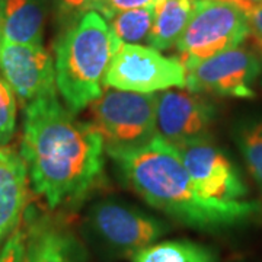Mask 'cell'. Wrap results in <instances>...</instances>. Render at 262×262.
I'll use <instances>...</instances> for the list:
<instances>
[{
    "mask_svg": "<svg viewBox=\"0 0 262 262\" xmlns=\"http://www.w3.org/2000/svg\"><path fill=\"white\" fill-rule=\"evenodd\" d=\"M16 127V96L0 75V146L9 143Z\"/></svg>",
    "mask_w": 262,
    "mask_h": 262,
    "instance_id": "obj_19",
    "label": "cell"
},
{
    "mask_svg": "<svg viewBox=\"0 0 262 262\" xmlns=\"http://www.w3.org/2000/svg\"><path fill=\"white\" fill-rule=\"evenodd\" d=\"M31 262H84L80 242L60 227H37L28 239Z\"/></svg>",
    "mask_w": 262,
    "mask_h": 262,
    "instance_id": "obj_15",
    "label": "cell"
},
{
    "mask_svg": "<svg viewBox=\"0 0 262 262\" xmlns=\"http://www.w3.org/2000/svg\"><path fill=\"white\" fill-rule=\"evenodd\" d=\"M0 73L24 108L56 92L54 61L42 46L0 38Z\"/></svg>",
    "mask_w": 262,
    "mask_h": 262,
    "instance_id": "obj_10",
    "label": "cell"
},
{
    "mask_svg": "<svg viewBox=\"0 0 262 262\" xmlns=\"http://www.w3.org/2000/svg\"><path fill=\"white\" fill-rule=\"evenodd\" d=\"M234 140L253 181L262 191V118H249L237 124Z\"/></svg>",
    "mask_w": 262,
    "mask_h": 262,
    "instance_id": "obj_17",
    "label": "cell"
},
{
    "mask_svg": "<svg viewBox=\"0 0 262 262\" xmlns=\"http://www.w3.org/2000/svg\"><path fill=\"white\" fill-rule=\"evenodd\" d=\"M251 2H253V3H261L262 0H251Z\"/></svg>",
    "mask_w": 262,
    "mask_h": 262,
    "instance_id": "obj_25",
    "label": "cell"
},
{
    "mask_svg": "<svg viewBox=\"0 0 262 262\" xmlns=\"http://www.w3.org/2000/svg\"><path fill=\"white\" fill-rule=\"evenodd\" d=\"M177 149L200 194L222 201L244 200L248 195V187L233 162L208 140Z\"/></svg>",
    "mask_w": 262,
    "mask_h": 262,
    "instance_id": "obj_11",
    "label": "cell"
},
{
    "mask_svg": "<svg viewBox=\"0 0 262 262\" xmlns=\"http://www.w3.org/2000/svg\"><path fill=\"white\" fill-rule=\"evenodd\" d=\"M261 3H262V2H261Z\"/></svg>",
    "mask_w": 262,
    "mask_h": 262,
    "instance_id": "obj_26",
    "label": "cell"
},
{
    "mask_svg": "<svg viewBox=\"0 0 262 262\" xmlns=\"http://www.w3.org/2000/svg\"><path fill=\"white\" fill-rule=\"evenodd\" d=\"M237 2L246 12L249 22V37H252L258 54H262V3H253L251 0Z\"/></svg>",
    "mask_w": 262,
    "mask_h": 262,
    "instance_id": "obj_21",
    "label": "cell"
},
{
    "mask_svg": "<svg viewBox=\"0 0 262 262\" xmlns=\"http://www.w3.org/2000/svg\"><path fill=\"white\" fill-rule=\"evenodd\" d=\"M188 91L195 94L253 98L252 86L261 75L259 54L245 47L200 60L185 67Z\"/></svg>",
    "mask_w": 262,
    "mask_h": 262,
    "instance_id": "obj_7",
    "label": "cell"
},
{
    "mask_svg": "<svg viewBox=\"0 0 262 262\" xmlns=\"http://www.w3.org/2000/svg\"><path fill=\"white\" fill-rule=\"evenodd\" d=\"M196 0H162L155 6V19L147 42L158 51L177 46L192 16Z\"/></svg>",
    "mask_w": 262,
    "mask_h": 262,
    "instance_id": "obj_14",
    "label": "cell"
},
{
    "mask_svg": "<svg viewBox=\"0 0 262 262\" xmlns=\"http://www.w3.org/2000/svg\"><path fill=\"white\" fill-rule=\"evenodd\" d=\"M95 0H61L63 6L66 9L80 10V12H88L92 10Z\"/></svg>",
    "mask_w": 262,
    "mask_h": 262,
    "instance_id": "obj_23",
    "label": "cell"
},
{
    "mask_svg": "<svg viewBox=\"0 0 262 262\" xmlns=\"http://www.w3.org/2000/svg\"><path fill=\"white\" fill-rule=\"evenodd\" d=\"M187 84V69L179 57L139 44L118 47L103 77V88L137 94L163 92Z\"/></svg>",
    "mask_w": 262,
    "mask_h": 262,
    "instance_id": "obj_6",
    "label": "cell"
},
{
    "mask_svg": "<svg viewBox=\"0 0 262 262\" xmlns=\"http://www.w3.org/2000/svg\"><path fill=\"white\" fill-rule=\"evenodd\" d=\"M92 124L111 156L147 144L158 136L156 95L106 89L89 105Z\"/></svg>",
    "mask_w": 262,
    "mask_h": 262,
    "instance_id": "obj_4",
    "label": "cell"
},
{
    "mask_svg": "<svg viewBox=\"0 0 262 262\" xmlns=\"http://www.w3.org/2000/svg\"><path fill=\"white\" fill-rule=\"evenodd\" d=\"M28 239L25 237L24 232L15 230L6 241L5 246L0 251V262H19L20 256L27 251Z\"/></svg>",
    "mask_w": 262,
    "mask_h": 262,
    "instance_id": "obj_22",
    "label": "cell"
},
{
    "mask_svg": "<svg viewBox=\"0 0 262 262\" xmlns=\"http://www.w3.org/2000/svg\"><path fill=\"white\" fill-rule=\"evenodd\" d=\"M121 41L108 20L95 10L83 12L56 44V86L66 108L79 113L103 92V77Z\"/></svg>",
    "mask_w": 262,
    "mask_h": 262,
    "instance_id": "obj_3",
    "label": "cell"
},
{
    "mask_svg": "<svg viewBox=\"0 0 262 262\" xmlns=\"http://www.w3.org/2000/svg\"><path fill=\"white\" fill-rule=\"evenodd\" d=\"M155 19V6L120 12L108 19L110 28L124 44H140L147 39Z\"/></svg>",
    "mask_w": 262,
    "mask_h": 262,
    "instance_id": "obj_18",
    "label": "cell"
},
{
    "mask_svg": "<svg viewBox=\"0 0 262 262\" xmlns=\"http://www.w3.org/2000/svg\"><path fill=\"white\" fill-rule=\"evenodd\" d=\"M162 0H95L92 10L101 13L103 18L108 20L113 18L114 15L124 10L156 6Z\"/></svg>",
    "mask_w": 262,
    "mask_h": 262,
    "instance_id": "obj_20",
    "label": "cell"
},
{
    "mask_svg": "<svg viewBox=\"0 0 262 262\" xmlns=\"http://www.w3.org/2000/svg\"><path fill=\"white\" fill-rule=\"evenodd\" d=\"M27 175L20 155L0 146V242L18 229L27 203Z\"/></svg>",
    "mask_w": 262,
    "mask_h": 262,
    "instance_id": "obj_12",
    "label": "cell"
},
{
    "mask_svg": "<svg viewBox=\"0 0 262 262\" xmlns=\"http://www.w3.org/2000/svg\"><path fill=\"white\" fill-rule=\"evenodd\" d=\"M19 262H31V253H29L28 245H27V251L24 252V255H22V256H20Z\"/></svg>",
    "mask_w": 262,
    "mask_h": 262,
    "instance_id": "obj_24",
    "label": "cell"
},
{
    "mask_svg": "<svg viewBox=\"0 0 262 262\" xmlns=\"http://www.w3.org/2000/svg\"><path fill=\"white\" fill-rule=\"evenodd\" d=\"M131 262H217V252L191 241H165L134 252Z\"/></svg>",
    "mask_w": 262,
    "mask_h": 262,
    "instance_id": "obj_16",
    "label": "cell"
},
{
    "mask_svg": "<svg viewBox=\"0 0 262 262\" xmlns=\"http://www.w3.org/2000/svg\"><path fill=\"white\" fill-rule=\"evenodd\" d=\"M127 182L150 206L204 232L244 226L262 215L258 201H222L198 192L179 150L156 136L147 144L111 155Z\"/></svg>",
    "mask_w": 262,
    "mask_h": 262,
    "instance_id": "obj_2",
    "label": "cell"
},
{
    "mask_svg": "<svg viewBox=\"0 0 262 262\" xmlns=\"http://www.w3.org/2000/svg\"><path fill=\"white\" fill-rule=\"evenodd\" d=\"M214 122L215 106L203 94L168 89L156 95L158 136L175 147L208 140Z\"/></svg>",
    "mask_w": 262,
    "mask_h": 262,
    "instance_id": "obj_8",
    "label": "cell"
},
{
    "mask_svg": "<svg viewBox=\"0 0 262 262\" xmlns=\"http://www.w3.org/2000/svg\"><path fill=\"white\" fill-rule=\"evenodd\" d=\"M89 222L106 246L131 255L153 245L170 230L166 222L114 201L96 204L91 211Z\"/></svg>",
    "mask_w": 262,
    "mask_h": 262,
    "instance_id": "obj_9",
    "label": "cell"
},
{
    "mask_svg": "<svg viewBox=\"0 0 262 262\" xmlns=\"http://www.w3.org/2000/svg\"><path fill=\"white\" fill-rule=\"evenodd\" d=\"M20 158L35 194L54 210L82 200L103 172V143L94 124L76 120L57 92L24 108Z\"/></svg>",
    "mask_w": 262,
    "mask_h": 262,
    "instance_id": "obj_1",
    "label": "cell"
},
{
    "mask_svg": "<svg viewBox=\"0 0 262 262\" xmlns=\"http://www.w3.org/2000/svg\"><path fill=\"white\" fill-rule=\"evenodd\" d=\"M249 22L237 0H196L192 16L177 42L184 66L241 47Z\"/></svg>",
    "mask_w": 262,
    "mask_h": 262,
    "instance_id": "obj_5",
    "label": "cell"
},
{
    "mask_svg": "<svg viewBox=\"0 0 262 262\" xmlns=\"http://www.w3.org/2000/svg\"><path fill=\"white\" fill-rule=\"evenodd\" d=\"M46 9L41 0H0V38L42 46Z\"/></svg>",
    "mask_w": 262,
    "mask_h": 262,
    "instance_id": "obj_13",
    "label": "cell"
}]
</instances>
